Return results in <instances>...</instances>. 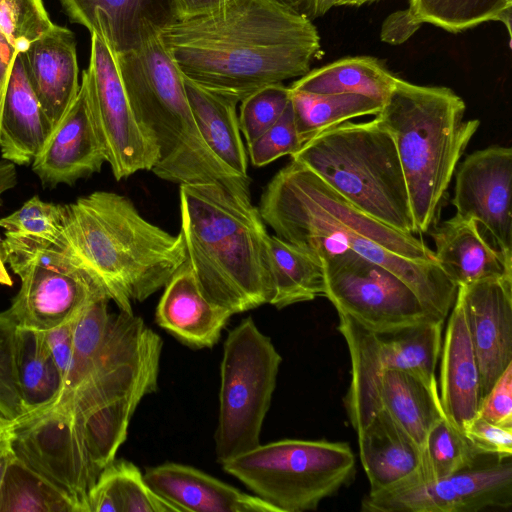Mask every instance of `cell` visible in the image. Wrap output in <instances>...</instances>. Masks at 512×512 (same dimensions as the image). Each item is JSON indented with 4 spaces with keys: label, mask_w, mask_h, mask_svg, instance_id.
Instances as JSON below:
<instances>
[{
    "label": "cell",
    "mask_w": 512,
    "mask_h": 512,
    "mask_svg": "<svg viewBox=\"0 0 512 512\" xmlns=\"http://www.w3.org/2000/svg\"><path fill=\"white\" fill-rule=\"evenodd\" d=\"M440 401L448 419L462 431L480 405V373L462 301L456 295L441 347Z\"/></svg>",
    "instance_id": "obj_25"
},
{
    "label": "cell",
    "mask_w": 512,
    "mask_h": 512,
    "mask_svg": "<svg viewBox=\"0 0 512 512\" xmlns=\"http://www.w3.org/2000/svg\"><path fill=\"white\" fill-rule=\"evenodd\" d=\"M422 23L417 21L408 8L398 10L387 16L384 20L380 37L385 43L398 45L407 41L420 27Z\"/></svg>",
    "instance_id": "obj_46"
},
{
    "label": "cell",
    "mask_w": 512,
    "mask_h": 512,
    "mask_svg": "<svg viewBox=\"0 0 512 512\" xmlns=\"http://www.w3.org/2000/svg\"><path fill=\"white\" fill-rule=\"evenodd\" d=\"M17 178L16 165L6 160L0 161V206L3 203L2 195L16 186Z\"/></svg>",
    "instance_id": "obj_49"
},
{
    "label": "cell",
    "mask_w": 512,
    "mask_h": 512,
    "mask_svg": "<svg viewBox=\"0 0 512 512\" xmlns=\"http://www.w3.org/2000/svg\"><path fill=\"white\" fill-rule=\"evenodd\" d=\"M302 145L289 102L281 117L257 139L248 144V153L252 164L262 167L282 156H292Z\"/></svg>",
    "instance_id": "obj_42"
},
{
    "label": "cell",
    "mask_w": 512,
    "mask_h": 512,
    "mask_svg": "<svg viewBox=\"0 0 512 512\" xmlns=\"http://www.w3.org/2000/svg\"><path fill=\"white\" fill-rule=\"evenodd\" d=\"M290 103L302 144L349 119L377 115L383 105L362 94H314L291 89Z\"/></svg>",
    "instance_id": "obj_34"
},
{
    "label": "cell",
    "mask_w": 512,
    "mask_h": 512,
    "mask_svg": "<svg viewBox=\"0 0 512 512\" xmlns=\"http://www.w3.org/2000/svg\"><path fill=\"white\" fill-rule=\"evenodd\" d=\"M11 422L0 419V445L10 439Z\"/></svg>",
    "instance_id": "obj_53"
},
{
    "label": "cell",
    "mask_w": 512,
    "mask_h": 512,
    "mask_svg": "<svg viewBox=\"0 0 512 512\" xmlns=\"http://www.w3.org/2000/svg\"><path fill=\"white\" fill-rule=\"evenodd\" d=\"M376 0H326L324 5V12L327 13L332 7L336 6H345V5H352V6H360L365 3L373 2Z\"/></svg>",
    "instance_id": "obj_52"
},
{
    "label": "cell",
    "mask_w": 512,
    "mask_h": 512,
    "mask_svg": "<svg viewBox=\"0 0 512 512\" xmlns=\"http://www.w3.org/2000/svg\"><path fill=\"white\" fill-rule=\"evenodd\" d=\"M250 184H180L186 260L203 293L233 314L269 304L273 296L269 234Z\"/></svg>",
    "instance_id": "obj_3"
},
{
    "label": "cell",
    "mask_w": 512,
    "mask_h": 512,
    "mask_svg": "<svg viewBox=\"0 0 512 512\" xmlns=\"http://www.w3.org/2000/svg\"><path fill=\"white\" fill-rule=\"evenodd\" d=\"M395 79L396 76L378 59L356 56L310 70L289 88L314 94H362L383 103Z\"/></svg>",
    "instance_id": "obj_30"
},
{
    "label": "cell",
    "mask_w": 512,
    "mask_h": 512,
    "mask_svg": "<svg viewBox=\"0 0 512 512\" xmlns=\"http://www.w3.org/2000/svg\"><path fill=\"white\" fill-rule=\"evenodd\" d=\"M159 37L184 77L237 103L305 75L320 51L312 21L280 0H229Z\"/></svg>",
    "instance_id": "obj_1"
},
{
    "label": "cell",
    "mask_w": 512,
    "mask_h": 512,
    "mask_svg": "<svg viewBox=\"0 0 512 512\" xmlns=\"http://www.w3.org/2000/svg\"><path fill=\"white\" fill-rule=\"evenodd\" d=\"M73 322L74 320L53 329L43 331L48 349L59 370L63 383L72 357Z\"/></svg>",
    "instance_id": "obj_45"
},
{
    "label": "cell",
    "mask_w": 512,
    "mask_h": 512,
    "mask_svg": "<svg viewBox=\"0 0 512 512\" xmlns=\"http://www.w3.org/2000/svg\"><path fill=\"white\" fill-rule=\"evenodd\" d=\"M15 458L49 483L73 506L88 512L94 469L72 415L51 406L23 416L10 428Z\"/></svg>",
    "instance_id": "obj_15"
},
{
    "label": "cell",
    "mask_w": 512,
    "mask_h": 512,
    "mask_svg": "<svg viewBox=\"0 0 512 512\" xmlns=\"http://www.w3.org/2000/svg\"><path fill=\"white\" fill-rule=\"evenodd\" d=\"M53 130L18 52L9 76L0 121V152L15 165L32 164Z\"/></svg>",
    "instance_id": "obj_26"
},
{
    "label": "cell",
    "mask_w": 512,
    "mask_h": 512,
    "mask_svg": "<svg viewBox=\"0 0 512 512\" xmlns=\"http://www.w3.org/2000/svg\"><path fill=\"white\" fill-rule=\"evenodd\" d=\"M57 242L105 290L119 310L133 313L165 287L186 260L182 233L172 235L146 220L125 196L95 191L61 204Z\"/></svg>",
    "instance_id": "obj_4"
},
{
    "label": "cell",
    "mask_w": 512,
    "mask_h": 512,
    "mask_svg": "<svg viewBox=\"0 0 512 512\" xmlns=\"http://www.w3.org/2000/svg\"><path fill=\"white\" fill-rule=\"evenodd\" d=\"M0 419L1 420H6L1 414H0ZM7 421V420H6ZM9 422V421H8Z\"/></svg>",
    "instance_id": "obj_56"
},
{
    "label": "cell",
    "mask_w": 512,
    "mask_h": 512,
    "mask_svg": "<svg viewBox=\"0 0 512 512\" xmlns=\"http://www.w3.org/2000/svg\"><path fill=\"white\" fill-rule=\"evenodd\" d=\"M184 86L194 121L209 150L231 171L248 178L247 156L236 113L238 103L186 77Z\"/></svg>",
    "instance_id": "obj_29"
},
{
    "label": "cell",
    "mask_w": 512,
    "mask_h": 512,
    "mask_svg": "<svg viewBox=\"0 0 512 512\" xmlns=\"http://www.w3.org/2000/svg\"><path fill=\"white\" fill-rule=\"evenodd\" d=\"M273 296L269 304L278 309L324 296L322 264L313 256L281 239L268 237Z\"/></svg>",
    "instance_id": "obj_31"
},
{
    "label": "cell",
    "mask_w": 512,
    "mask_h": 512,
    "mask_svg": "<svg viewBox=\"0 0 512 512\" xmlns=\"http://www.w3.org/2000/svg\"><path fill=\"white\" fill-rule=\"evenodd\" d=\"M115 58L132 110L158 145L159 159L152 169L157 177L178 184L251 181L227 168L205 144L184 77L159 35Z\"/></svg>",
    "instance_id": "obj_7"
},
{
    "label": "cell",
    "mask_w": 512,
    "mask_h": 512,
    "mask_svg": "<svg viewBox=\"0 0 512 512\" xmlns=\"http://www.w3.org/2000/svg\"><path fill=\"white\" fill-rule=\"evenodd\" d=\"M0 251L21 280L8 309L20 328L53 329L74 320L95 300L109 297L57 243L5 234Z\"/></svg>",
    "instance_id": "obj_11"
},
{
    "label": "cell",
    "mask_w": 512,
    "mask_h": 512,
    "mask_svg": "<svg viewBox=\"0 0 512 512\" xmlns=\"http://www.w3.org/2000/svg\"><path fill=\"white\" fill-rule=\"evenodd\" d=\"M16 359L25 415L53 405L60 396L63 380L44 332L18 327Z\"/></svg>",
    "instance_id": "obj_33"
},
{
    "label": "cell",
    "mask_w": 512,
    "mask_h": 512,
    "mask_svg": "<svg viewBox=\"0 0 512 512\" xmlns=\"http://www.w3.org/2000/svg\"><path fill=\"white\" fill-rule=\"evenodd\" d=\"M61 204L45 202L38 196L27 200L18 210L0 218L5 234L30 236L57 243L61 236Z\"/></svg>",
    "instance_id": "obj_41"
},
{
    "label": "cell",
    "mask_w": 512,
    "mask_h": 512,
    "mask_svg": "<svg viewBox=\"0 0 512 512\" xmlns=\"http://www.w3.org/2000/svg\"><path fill=\"white\" fill-rule=\"evenodd\" d=\"M477 414L493 424L512 427V363L483 397Z\"/></svg>",
    "instance_id": "obj_44"
},
{
    "label": "cell",
    "mask_w": 512,
    "mask_h": 512,
    "mask_svg": "<svg viewBox=\"0 0 512 512\" xmlns=\"http://www.w3.org/2000/svg\"><path fill=\"white\" fill-rule=\"evenodd\" d=\"M143 476L151 489L178 512H278L260 497L191 466L164 463L148 468Z\"/></svg>",
    "instance_id": "obj_23"
},
{
    "label": "cell",
    "mask_w": 512,
    "mask_h": 512,
    "mask_svg": "<svg viewBox=\"0 0 512 512\" xmlns=\"http://www.w3.org/2000/svg\"><path fill=\"white\" fill-rule=\"evenodd\" d=\"M106 157L92 118L87 87L82 79L73 103L53 128L32 170L42 185H72L100 172Z\"/></svg>",
    "instance_id": "obj_19"
},
{
    "label": "cell",
    "mask_w": 512,
    "mask_h": 512,
    "mask_svg": "<svg viewBox=\"0 0 512 512\" xmlns=\"http://www.w3.org/2000/svg\"><path fill=\"white\" fill-rule=\"evenodd\" d=\"M453 90L395 79L376 118L389 132L402 167L416 233L437 225L458 162L480 126L465 120Z\"/></svg>",
    "instance_id": "obj_6"
},
{
    "label": "cell",
    "mask_w": 512,
    "mask_h": 512,
    "mask_svg": "<svg viewBox=\"0 0 512 512\" xmlns=\"http://www.w3.org/2000/svg\"><path fill=\"white\" fill-rule=\"evenodd\" d=\"M325 2L326 0H302L297 10L312 21L325 14Z\"/></svg>",
    "instance_id": "obj_50"
},
{
    "label": "cell",
    "mask_w": 512,
    "mask_h": 512,
    "mask_svg": "<svg viewBox=\"0 0 512 512\" xmlns=\"http://www.w3.org/2000/svg\"><path fill=\"white\" fill-rule=\"evenodd\" d=\"M229 0H175L179 19L208 13Z\"/></svg>",
    "instance_id": "obj_48"
},
{
    "label": "cell",
    "mask_w": 512,
    "mask_h": 512,
    "mask_svg": "<svg viewBox=\"0 0 512 512\" xmlns=\"http://www.w3.org/2000/svg\"><path fill=\"white\" fill-rule=\"evenodd\" d=\"M17 332L10 311L0 312V414L11 423L26 413L17 375Z\"/></svg>",
    "instance_id": "obj_38"
},
{
    "label": "cell",
    "mask_w": 512,
    "mask_h": 512,
    "mask_svg": "<svg viewBox=\"0 0 512 512\" xmlns=\"http://www.w3.org/2000/svg\"><path fill=\"white\" fill-rule=\"evenodd\" d=\"M71 21L101 36L115 55L133 51L179 20L175 0H60Z\"/></svg>",
    "instance_id": "obj_20"
},
{
    "label": "cell",
    "mask_w": 512,
    "mask_h": 512,
    "mask_svg": "<svg viewBox=\"0 0 512 512\" xmlns=\"http://www.w3.org/2000/svg\"><path fill=\"white\" fill-rule=\"evenodd\" d=\"M289 102L290 88L282 83L261 87L241 101L238 120L247 145L281 117Z\"/></svg>",
    "instance_id": "obj_40"
},
{
    "label": "cell",
    "mask_w": 512,
    "mask_h": 512,
    "mask_svg": "<svg viewBox=\"0 0 512 512\" xmlns=\"http://www.w3.org/2000/svg\"><path fill=\"white\" fill-rule=\"evenodd\" d=\"M280 1H282L283 3L293 7L295 9H298L302 0H280Z\"/></svg>",
    "instance_id": "obj_55"
},
{
    "label": "cell",
    "mask_w": 512,
    "mask_h": 512,
    "mask_svg": "<svg viewBox=\"0 0 512 512\" xmlns=\"http://www.w3.org/2000/svg\"><path fill=\"white\" fill-rule=\"evenodd\" d=\"M430 235L437 263L457 287L512 277V258L486 240L475 220L455 214Z\"/></svg>",
    "instance_id": "obj_24"
},
{
    "label": "cell",
    "mask_w": 512,
    "mask_h": 512,
    "mask_svg": "<svg viewBox=\"0 0 512 512\" xmlns=\"http://www.w3.org/2000/svg\"><path fill=\"white\" fill-rule=\"evenodd\" d=\"M381 410L412 438L422 451L426 436L446 414L441 405L437 381L427 382L404 370H387L379 389Z\"/></svg>",
    "instance_id": "obj_28"
},
{
    "label": "cell",
    "mask_w": 512,
    "mask_h": 512,
    "mask_svg": "<svg viewBox=\"0 0 512 512\" xmlns=\"http://www.w3.org/2000/svg\"><path fill=\"white\" fill-rule=\"evenodd\" d=\"M338 316V331L346 341L351 360V381L343 403L357 433L381 410L379 389L387 370H404L427 382L436 381L444 322L432 321L379 334L347 315Z\"/></svg>",
    "instance_id": "obj_12"
},
{
    "label": "cell",
    "mask_w": 512,
    "mask_h": 512,
    "mask_svg": "<svg viewBox=\"0 0 512 512\" xmlns=\"http://www.w3.org/2000/svg\"><path fill=\"white\" fill-rule=\"evenodd\" d=\"M278 512L316 510L353 481L355 457L347 442L283 439L260 444L220 463Z\"/></svg>",
    "instance_id": "obj_9"
},
{
    "label": "cell",
    "mask_w": 512,
    "mask_h": 512,
    "mask_svg": "<svg viewBox=\"0 0 512 512\" xmlns=\"http://www.w3.org/2000/svg\"><path fill=\"white\" fill-rule=\"evenodd\" d=\"M258 209L281 239L309 255L350 249L394 273L433 315L447 318L458 287L425 242L362 212L302 164L292 160L279 170Z\"/></svg>",
    "instance_id": "obj_2"
},
{
    "label": "cell",
    "mask_w": 512,
    "mask_h": 512,
    "mask_svg": "<svg viewBox=\"0 0 512 512\" xmlns=\"http://www.w3.org/2000/svg\"><path fill=\"white\" fill-rule=\"evenodd\" d=\"M82 79L106 162L116 180L152 171L159 159L158 145L137 120L115 54L97 33H91L90 63Z\"/></svg>",
    "instance_id": "obj_14"
},
{
    "label": "cell",
    "mask_w": 512,
    "mask_h": 512,
    "mask_svg": "<svg viewBox=\"0 0 512 512\" xmlns=\"http://www.w3.org/2000/svg\"><path fill=\"white\" fill-rule=\"evenodd\" d=\"M311 256L323 266L324 297L337 313L372 332L389 334L442 321L402 279L350 249L319 250Z\"/></svg>",
    "instance_id": "obj_13"
},
{
    "label": "cell",
    "mask_w": 512,
    "mask_h": 512,
    "mask_svg": "<svg viewBox=\"0 0 512 512\" xmlns=\"http://www.w3.org/2000/svg\"><path fill=\"white\" fill-rule=\"evenodd\" d=\"M15 459V455L10 446V439L0 445V491L4 482L7 469L11 462Z\"/></svg>",
    "instance_id": "obj_51"
},
{
    "label": "cell",
    "mask_w": 512,
    "mask_h": 512,
    "mask_svg": "<svg viewBox=\"0 0 512 512\" xmlns=\"http://www.w3.org/2000/svg\"><path fill=\"white\" fill-rule=\"evenodd\" d=\"M512 505L511 458L479 459L470 468L446 477L413 482L361 502L363 512H476Z\"/></svg>",
    "instance_id": "obj_16"
},
{
    "label": "cell",
    "mask_w": 512,
    "mask_h": 512,
    "mask_svg": "<svg viewBox=\"0 0 512 512\" xmlns=\"http://www.w3.org/2000/svg\"><path fill=\"white\" fill-rule=\"evenodd\" d=\"M17 53L18 51L10 44L5 35L0 31V121L6 87Z\"/></svg>",
    "instance_id": "obj_47"
},
{
    "label": "cell",
    "mask_w": 512,
    "mask_h": 512,
    "mask_svg": "<svg viewBox=\"0 0 512 512\" xmlns=\"http://www.w3.org/2000/svg\"><path fill=\"white\" fill-rule=\"evenodd\" d=\"M462 432L478 455L511 458L512 427L493 424L477 414Z\"/></svg>",
    "instance_id": "obj_43"
},
{
    "label": "cell",
    "mask_w": 512,
    "mask_h": 512,
    "mask_svg": "<svg viewBox=\"0 0 512 512\" xmlns=\"http://www.w3.org/2000/svg\"><path fill=\"white\" fill-rule=\"evenodd\" d=\"M357 436L361 463L370 485L368 494L387 491L420 476L422 451L384 410Z\"/></svg>",
    "instance_id": "obj_27"
},
{
    "label": "cell",
    "mask_w": 512,
    "mask_h": 512,
    "mask_svg": "<svg viewBox=\"0 0 512 512\" xmlns=\"http://www.w3.org/2000/svg\"><path fill=\"white\" fill-rule=\"evenodd\" d=\"M52 25L42 0H0V31L18 52Z\"/></svg>",
    "instance_id": "obj_39"
},
{
    "label": "cell",
    "mask_w": 512,
    "mask_h": 512,
    "mask_svg": "<svg viewBox=\"0 0 512 512\" xmlns=\"http://www.w3.org/2000/svg\"><path fill=\"white\" fill-rule=\"evenodd\" d=\"M0 284L7 285V286L12 285L11 277L5 268L4 261L1 257V254H0Z\"/></svg>",
    "instance_id": "obj_54"
},
{
    "label": "cell",
    "mask_w": 512,
    "mask_h": 512,
    "mask_svg": "<svg viewBox=\"0 0 512 512\" xmlns=\"http://www.w3.org/2000/svg\"><path fill=\"white\" fill-rule=\"evenodd\" d=\"M88 512H178L147 484L138 467L114 460L99 474L88 495Z\"/></svg>",
    "instance_id": "obj_32"
},
{
    "label": "cell",
    "mask_w": 512,
    "mask_h": 512,
    "mask_svg": "<svg viewBox=\"0 0 512 512\" xmlns=\"http://www.w3.org/2000/svg\"><path fill=\"white\" fill-rule=\"evenodd\" d=\"M480 373V402L512 363V277L459 286Z\"/></svg>",
    "instance_id": "obj_18"
},
{
    "label": "cell",
    "mask_w": 512,
    "mask_h": 512,
    "mask_svg": "<svg viewBox=\"0 0 512 512\" xmlns=\"http://www.w3.org/2000/svg\"><path fill=\"white\" fill-rule=\"evenodd\" d=\"M282 358L270 337L247 317L229 331L220 366L218 461L260 445Z\"/></svg>",
    "instance_id": "obj_10"
},
{
    "label": "cell",
    "mask_w": 512,
    "mask_h": 512,
    "mask_svg": "<svg viewBox=\"0 0 512 512\" xmlns=\"http://www.w3.org/2000/svg\"><path fill=\"white\" fill-rule=\"evenodd\" d=\"M291 158L362 212L396 230L416 233L395 143L377 118L333 126Z\"/></svg>",
    "instance_id": "obj_8"
},
{
    "label": "cell",
    "mask_w": 512,
    "mask_h": 512,
    "mask_svg": "<svg viewBox=\"0 0 512 512\" xmlns=\"http://www.w3.org/2000/svg\"><path fill=\"white\" fill-rule=\"evenodd\" d=\"M456 215L481 224L493 246L512 258V149L493 145L469 154L456 168Z\"/></svg>",
    "instance_id": "obj_17"
},
{
    "label": "cell",
    "mask_w": 512,
    "mask_h": 512,
    "mask_svg": "<svg viewBox=\"0 0 512 512\" xmlns=\"http://www.w3.org/2000/svg\"><path fill=\"white\" fill-rule=\"evenodd\" d=\"M481 456L445 415L426 436L420 476L403 485L449 476L472 467Z\"/></svg>",
    "instance_id": "obj_36"
},
{
    "label": "cell",
    "mask_w": 512,
    "mask_h": 512,
    "mask_svg": "<svg viewBox=\"0 0 512 512\" xmlns=\"http://www.w3.org/2000/svg\"><path fill=\"white\" fill-rule=\"evenodd\" d=\"M21 54L29 83L54 128L80 88L75 37L53 24Z\"/></svg>",
    "instance_id": "obj_21"
},
{
    "label": "cell",
    "mask_w": 512,
    "mask_h": 512,
    "mask_svg": "<svg viewBox=\"0 0 512 512\" xmlns=\"http://www.w3.org/2000/svg\"><path fill=\"white\" fill-rule=\"evenodd\" d=\"M408 10L420 23L451 33L498 21L511 39L512 0H409Z\"/></svg>",
    "instance_id": "obj_35"
},
{
    "label": "cell",
    "mask_w": 512,
    "mask_h": 512,
    "mask_svg": "<svg viewBox=\"0 0 512 512\" xmlns=\"http://www.w3.org/2000/svg\"><path fill=\"white\" fill-rule=\"evenodd\" d=\"M0 512H75L70 502L16 458L0 491Z\"/></svg>",
    "instance_id": "obj_37"
},
{
    "label": "cell",
    "mask_w": 512,
    "mask_h": 512,
    "mask_svg": "<svg viewBox=\"0 0 512 512\" xmlns=\"http://www.w3.org/2000/svg\"><path fill=\"white\" fill-rule=\"evenodd\" d=\"M162 346L142 318L110 313L76 389L52 405L72 415L98 474L115 460L141 400L157 390Z\"/></svg>",
    "instance_id": "obj_5"
},
{
    "label": "cell",
    "mask_w": 512,
    "mask_h": 512,
    "mask_svg": "<svg viewBox=\"0 0 512 512\" xmlns=\"http://www.w3.org/2000/svg\"><path fill=\"white\" fill-rule=\"evenodd\" d=\"M233 313L201 290L189 262L173 273L156 309L157 324L184 344L213 347Z\"/></svg>",
    "instance_id": "obj_22"
}]
</instances>
